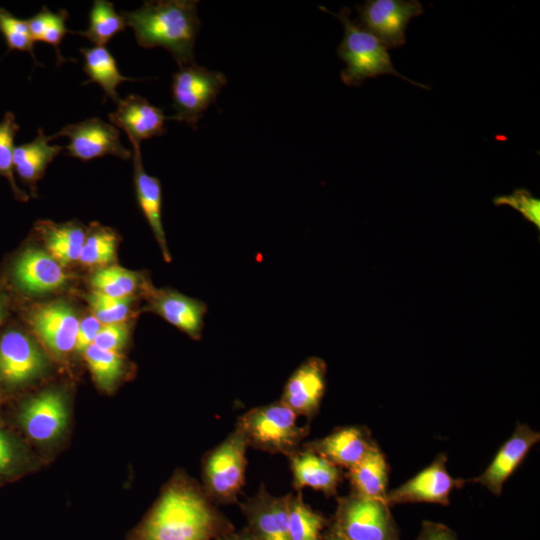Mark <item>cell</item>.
<instances>
[{"label": "cell", "instance_id": "30bf717a", "mask_svg": "<svg viewBox=\"0 0 540 540\" xmlns=\"http://www.w3.org/2000/svg\"><path fill=\"white\" fill-rule=\"evenodd\" d=\"M60 136L70 140L66 146L69 155L83 161L106 155L125 160L132 156L131 151L121 144L118 128L97 117L68 124L55 135H50L49 139Z\"/></svg>", "mask_w": 540, "mask_h": 540}, {"label": "cell", "instance_id": "f1b7e54d", "mask_svg": "<svg viewBox=\"0 0 540 540\" xmlns=\"http://www.w3.org/2000/svg\"><path fill=\"white\" fill-rule=\"evenodd\" d=\"M68 16V12L64 9L54 13L43 6L41 11L26 19L32 40L46 42L55 48L57 65L66 61L59 46L64 35L68 32L71 33L65 24Z\"/></svg>", "mask_w": 540, "mask_h": 540}, {"label": "cell", "instance_id": "cb8c5ba5", "mask_svg": "<svg viewBox=\"0 0 540 540\" xmlns=\"http://www.w3.org/2000/svg\"><path fill=\"white\" fill-rule=\"evenodd\" d=\"M388 464L376 445L355 466L348 470V479L354 493L385 501L388 484Z\"/></svg>", "mask_w": 540, "mask_h": 540}, {"label": "cell", "instance_id": "5bb4252c", "mask_svg": "<svg viewBox=\"0 0 540 540\" xmlns=\"http://www.w3.org/2000/svg\"><path fill=\"white\" fill-rule=\"evenodd\" d=\"M28 321L55 354L65 355L74 350L80 321L68 304L57 301L37 305L30 310Z\"/></svg>", "mask_w": 540, "mask_h": 540}, {"label": "cell", "instance_id": "9c48e42d", "mask_svg": "<svg viewBox=\"0 0 540 540\" xmlns=\"http://www.w3.org/2000/svg\"><path fill=\"white\" fill-rule=\"evenodd\" d=\"M357 21L375 35L387 49L405 44V31L413 17L424 10L418 0H367L356 6Z\"/></svg>", "mask_w": 540, "mask_h": 540}, {"label": "cell", "instance_id": "7bdbcfd3", "mask_svg": "<svg viewBox=\"0 0 540 540\" xmlns=\"http://www.w3.org/2000/svg\"><path fill=\"white\" fill-rule=\"evenodd\" d=\"M322 540H348V539L341 537L326 528V530L323 533Z\"/></svg>", "mask_w": 540, "mask_h": 540}, {"label": "cell", "instance_id": "d4e9b609", "mask_svg": "<svg viewBox=\"0 0 540 540\" xmlns=\"http://www.w3.org/2000/svg\"><path fill=\"white\" fill-rule=\"evenodd\" d=\"M80 52L84 56L83 70L89 78L84 84L91 82L98 84L105 96L117 104L121 100L117 87L124 81L136 79L125 77L120 73L116 60L105 47L81 48Z\"/></svg>", "mask_w": 540, "mask_h": 540}, {"label": "cell", "instance_id": "74e56055", "mask_svg": "<svg viewBox=\"0 0 540 540\" xmlns=\"http://www.w3.org/2000/svg\"><path fill=\"white\" fill-rule=\"evenodd\" d=\"M129 337V326L122 323L102 325L93 344L101 349L119 352Z\"/></svg>", "mask_w": 540, "mask_h": 540}, {"label": "cell", "instance_id": "ab89813d", "mask_svg": "<svg viewBox=\"0 0 540 540\" xmlns=\"http://www.w3.org/2000/svg\"><path fill=\"white\" fill-rule=\"evenodd\" d=\"M415 540H458V536L443 523L425 520Z\"/></svg>", "mask_w": 540, "mask_h": 540}, {"label": "cell", "instance_id": "8992f818", "mask_svg": "<svg viewBox=\"0 0 540 540\" xmlns=\"http://www.w3.org/2000/svg\"><path fill=\"white\" fill-rule=\"evenodd\" d=\"M248 447L244 435L236 428L206 455L203 463L205 493L214 504L237 502L245 481Z\"/></svg>", "mask_w": 540, "mask_h": 540}, {"label": "cell", "instance_id": "52a82bcc", "mask_svg": "<svg viewBox=\"0 0 540 540\" xmlns=\"http://www.w3.org/2000/svg\"><path fill=\"white\" fill-rule=\"evenodd\" d=\"M227 82L219 71L191 63L172 76L171 94L175 115L167 119L185 122L194 129Z\"/></svg>", "mask_w": 540, "mask_h": 540}, {"label": "cell", "instance_id": "5b68a950", "mask_svg": "<svg viewBox=\"0 0 540 540\" xmlns=\"http://www.w3.org/2000/svg\"><path fill=\"white\" fill-rule=\"evenodd\" d=\"M348 540H401L399 528L383 500L367 498L354 492L338 497L328 527Z\"/></svg>", "mask_w": 540, "mask_h": 540}, {"label": "cell", "instance_id": "f546056e", "mask_svg": "<svg viewBox=\"0 0 540 540\" xmlns=\"http://www.w3.org/2000/svg\"><path fill=\"white\" fill-rule=\"evenodd\" d=\"M91 285L102 294L127 298L139 287L140 275L120 266H104L93 273Z\"/></svg>", "mask_w": 540, "mask_h": 540}, {"label": "cell", "instance_id": "6da1fadb", "mask_svg": "<svg viewBox=\"0 0 540 540\" xmlns=\"http://www.w3.org/2000/svg\"><path fill=\"white\" fill-rule=\"evenodd\" d=\"M234 530L205 491L180 479L164 490L131 540H220Z\"/></svg>", "mask_w": 540, "mask_h": 540}, {"label": "cell", "instance_id": "60d3db41", "mask_svg": "<svg viewBox=\"0 0 540 540\" xmlns=\"http://www.w3.org/2000/svg\"><path fill=\"white\" fill-rule=\"evenodd\" d=\"M220 540H255L253 536L247 531L246 528L240 531H233L226 536L222 537Z\"/></svg>", "mask_w": 540, "mask_h": 540}, {"label": "cell", "instance_id": "4316f807", "mask_svg": "<svg viewBox=\"0 0 540 540\" xmlns=\"http://www.w3.org/2000/svg\"><path fill=\"white\" fill-rule=\"evenodd\" d=\"M327 527L328 520L303 500L301 492L291 494L288 524L290 540H322Z\"/></svg>", "mask_w": 540, "mask_h": 540}, {"label": "cell", "instance_id": "836d02e7", "mask_svg": "<svg viewBox=\"0 0 540 540\" xmlns=\"http://www.w3.org/2000/svg\"><path fill=\"white\" fill-rule=\"evenodd\" d=\"M27 464L22 443L0 423V482L19 475Z\"/></svg>", "mask_w": 540, "mask_h": 540}, {"label": "cell", "instance_id": "603a6c76", "mask_svg": "<svg viewBox=\"0 0 540 540\" xmlns=\"http://www.w3.org/2000/svg\"><path fill=\"white\" fill-rule=\"evenodd\" d=\"M49 141V136H46L42 129H38L37 136L32 141L14 148V172L32 192L37 181L45 174L49 163L63 149L60 145H50Z\"/></svg>", "mask_w": 540, "mask_h": 540}, {"label": "cell", "instance_id": "e0dca14e", "mask_svg": "<svg viewBox=\"0 0 540 540\" xmlns=\"http://www.w3.org/2000/svg\"><path fill=\"white\" fill-rule=\"evenodd\" d=\"M540 440V433L527 424L516 425L513 434L500 447L484 472L466 483H478L499 496L507 479L522 463L531 448Z\"/></svg>", "mask_w": 540, "mask_h": 540}, {"label": "cell", "instance_id": "9a60e30c", "mask_svg": "<svg viewBox=\"0 0 540 540\" xmlns=\"http://www.w3.org/2000/svg\"><path fill=\"white\" fill-rule=\"evenodd\" d=\"M10 276L15 286L27 294L54 291L67 280L61 264L49 253L35 247L25 249L14 259Z\"/></svg>", "mask_w": 540, "mask_h": 540}, {"label": "cell", "instance_id": "4dcf8cb0", "mask_svg": "<svg viewBox=\"0 0 540 540\" xmlns=\"http://www.w3.org/2000/svg\"><path fill=\"white\" fill-rule=\"evenodd\" d=\"M84 358L100 388L110 390L123 372V358L119 352L101 349L94 344L84 351Z\"/></svg>", "mask_w": 540, "mask_h": 540}, {"label": "cell", "instance_id": "277c9868", "mask_svg": "<svg viewBox=\"0 0 540 540\" xmlns=\"http://www.w3.org/2000/svg\"><path fill=\"white\" fill-rule=\"evenodd\" d=\"M298 415L281 401L250 409L243 414L236 428L244 435L248 446L289 456L300 447L309 432L297 424Z\"/></svg>", "mask_w": 540, "mask_h": 540}, {"label": "cell", "instance_id": "ac0fdd59", "mask_svg": "<svg viewBox=\"0 0 540 540\" xmlns=\"http://www.w3.org/2000/svg\"><path fill=\"white\" fill-rule=\"evenodd\" d=\"M377 444L367 429L345 426L335 429L324 438L304 444L339 468L349 470L359 463Z\"/></svg>", "mask_w": 540, "mask_h": 540}, {"label": "cell", "instance_id": "d6986e66", "mask_svg": "<svg viewBox=\"0 0 540 540\" xmlns=\"http://www.w3.org/2000/svg\"><path fill=\"white\" fill-rule=\"evenodd\" d=\"M115 127L124 130L128 139L136 142L161 136L165 133L163 111L139 95H129L117 103V109L109 114Z\"/></svg>", "mask_w": 540, "mask_h": 540}, {"label": "cell", "instance_id": "ba28073f", "mask_svg": "<svg viewBox=\"0 0 540 540\" xmlns=\"http://www.w3.org/2000/svg\"><path fill=\"white\" fill-rule=\"evenodd\" d=\"M46 358L24 331L10 328L0 334V385L9 390L23 387L46 368Z\"/></svg>", "mask_w": 540, "mask_h": 540}, {"label": "cell", "instance_id": "4fadbf2b", "mask_svg": "<svg viewBox=\"0 0 540 540\" xmlns=\"http://www.w3.org/2000/svg\"><path fill=\"white\" fill-rule=\"evenodd\" d=\"M290 497L291 494L273 496L262 485L253 497L240 504L246 529L255 540H290Z\"/></svg>", "mask_w": 540, "mask_h": 540}, {"label": "cell", "instance_id": "f35d334b", "mask_svg": "<svg viewBox=\"0 0 540 540\" xmlns=\"http://www.w3.org/2000/svg\"><path fill=\"white\" fill-rule=\"evenodd\" d=\"M101 326L102 324L93 315L83 318L79 322L74 350L83 354L93 344Z\"/></svg>", "mask_w": 540, "mask_h": 540}, {"label": "cell", "instance_id": "d590c367", "mask_svg": "<svg viewBox=\"0 0 540 540\" xmlns=\"http://www.w3.org/2000/svg\"><path fill=\"white\" fill-rule=\"evenodd\" d=\"M0 32L4 36L9 50L28 52L36 62L33 52L34 41L31 38L26 20L19 19L0 7Z\"/></svg>", "mask_w": 540, "mask_h": 540}, {"label": "cell", "instance_id": "7c38bea8", "mask_svg": "<svg viewBox=\"0 0 540 540\" xmlns=\"http://www.w3.org/2000/svg\"><path fill=\"white\" fill-rule=\"evenodd\" d=\"M67 420L65 399L55 390L28 398L16 412V422L20 429L30 439L40 443L57 438L66 428Z\"/></svg>", "mask_w": 540, "mask_h": 540}, {"label": "cell", "instance_id": "8d00e7d4", "mask_svg": "<svg viewBox=\"0 0 540 540\" xmlns=\"http://www.w3.org/2000/svg\"><path fill=\"white\" fill-rule=\"evenodd\" d=\"M496 206L507 205L517 210L527 221L540 229V200L527 189H516L508 195L493 199Z\"/></svg>", "mask_w": 540, "mask_h": 540}, {"label": "cell", "instance_id": "7402d4cb", "mask_svg": "<svg viewBox=\"0 0 540 540\" xmlns=\"http://www.w3.org/2000/svg\"><path fill=\"white\" fill-rule=\"evenodd\" d=\"M296 490L309 487L326 496L337 494L341 481L340 468L318 453L303 447L288 456Z\"/></svg>", "mask_w": 540, "mask_h": 540}, {"label": "cell", "instance_id": "44dd1931", "mask_svg": "<svg viewBox=\"0 0 540 540\" xmlns=\"http://www.w3.org/2000/svg\"><path fill=\"white\" fill-rule=\"evenodd\" d=\"M150 308L191 338L200 339L207 312V306L201 300L164 289L155 292Z\"/></svg>", "mask_w": 540, "mask_h": 540}, {"label": "cell", "instance_id": "484cf974", "mask_svg": "<svg viewBox=\"0 0 540 540\" xmlns=\"http://www.w3.org/2000/svg\"><path fill=\"white\" fill-rule=\"evenodd\" d=\"M41 231L49 254L60 264H68L79 260L86 235L83 229L75 224L42 225Z\"/></svg>", "mask_w": 540, "mask_h": 540}, {"label": "cell", "instance_id": "1f68e13d", "mask_svg": "<svg viewBox=\"0 0 540 540\" xmlns=\"http://www.w3.org/2000/svg\"><path fill=\"white\" fill-rule=\"evenodd\" d=\"M19 129L15 115L10 111L6 112L0 121V176L6 178L9 182L16 199L27 201L28 194L19 188L14 176V138Z\"/></svg>", "mask_w": 540, "mask_h": 540}, {"label": "cell", "instance_id": "d6a6232c", "mask_svg": "<svg viewBox=\"0 0 540 540\" xmlns=\"http://www.w3.org/2000/svg\"><path fill=\"white\" fill-rule=\"evenodd\" d=\"M117 238L110 230L98 228L86 237L79 261L88 266L107 265L115 260Z\"/></svg>", "mask_w": 540, "mask_h": 540}, {"label": "cell", "instance_id": "2e32d148", "mask_svg": "<svg viewBox=\"0 0 540 540\" xmlns=\"http://www.w3.org/2000/svg\"><path fill=\"white\" fill-rule=\"evenodd\" d=\"M326 374L327 365L323 359H306L287 380L280 401L298 416H314L326 391Z\"/></svg>", "mask_w": 540, "mask_h": 540}, {"label": "cell", "instance_id": "ffe728a7", "mask_svg": "<svg viewBox=\"0 0 540 540\" xmlns=\"http://www.w3.org/2000/svg\"><path fill=\"white\" fill-rule=\"evenodd\" d=\"M132 145L134 184L137 200L166 262L171 261L166 236L162 225V191L157 177L146 173L140 149V143L129 139Z\"/></svg>", "mask_w": 540, "mask_h": 540}, {"label": "cell", "instance_id": "e575fe53", "mask_svg": "<svg viewBox=\"0 0 540 540\" xmlns=\"http://www.w3.org/2000/svg\"><path fill=\"white\" fill-rule=\"evenodd\" d=\"M93 316L102 324L122 323L128 316L132 297L115 298L98 291L87 296Z\"/></svg>", "mask_w": 540, "mask_h": 540}, {"label": "cell", "instance_id": "7a4b0ae2", "mask_svg": "<svg viewBox=\"0 0 540 540\" xmlns=\"http://www.w3.org/2000/svg\"><path fill=\"white\" fill-rule=\"evenodd\" d=\"M196 0L145 1L134 11H122L139 46L163 47L179 67L194 63V45L200 28Z\"/></svg>", "mask_w": 540, "mask_h": 540}, {"label": "cell", "instance_id": "b9f144b4", "mask_svg": "<svg viewBox=\"0 0 540 540\" xmlns=\"http://www.w3.org/2000/svg\"><path fill=\"white\" fill-rule=\"evenodd\" d=\"M7 295L0 289V325L7 314Z\"/></svg>", "mask_w": 540, "mask_h": 540}, {"label": "cell", "instance_id": "83f0119b", "mask_svg": "<svg viewBox=\"0 0 540 540\" xmlns=\"http://www.w3.org/2000/svg\"><path fill=\"white\" fill-rule=\"evenodd\" d=\"M126 22L118 14L110 1L95 0L89 14V25L85 31L72 32L90 40L96 46L104 47L117 33L123 31Z\"/></svg>", "mask_w": 540, "mask_h": 540}, {"label": "cell", "instance_id": "3957f363", "mask_svg": "<svg viewBox=\"0 0 540 540\" xmlns=\"http://www.w3.org/2000/svg\"><path fill=\"white\" fill-rule=\"evenodd\" d=\"M319 8L343 24L344 36L336 52L346 64L340 73L345 85L360 86L366 79L390 74L412 85L430 90L425 84L415 82L395 69L386 46L357 21L351 19V10L348 7H344L339 13H333L322 6Z\"/></svg>", "mask_w": 540, "mask_h": 540}, {"label": "cell", "instance_id": "8fae6325", "mask_svg": "<svg viewBox=\"0 0 540 540\" xmlns=\"http://www.w3.org/2000/svg\"><path fill=\"white\" fill-rule=\"evenodd\" d=\"M447 457L439 454L433 462L411 479L387 492L385 503L391 507L405 503L450 504L453 489L462 487L466 480L453 478L446 468Z\"/></svg>", "mask_w": 540, "mask_h": 540}]
</instances>
